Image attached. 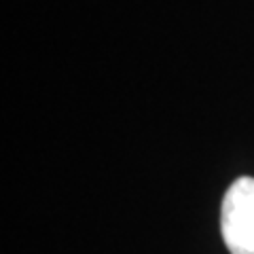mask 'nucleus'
<instances>
[{"label": "nucleus", "mask_w": 254, "mask_h": 254, "mask_svg": "<svg viewBox=\"0 0 254 254\" xmlns=\"http://www.w3.org/2000/svg\"><path fill=\"white\" fill-rule=\"evenodd\" d=\"M220 233L231 254H254V178H237L225 193Z\"/></svg>", "instance_id": "obj_1"}]
</instances>
